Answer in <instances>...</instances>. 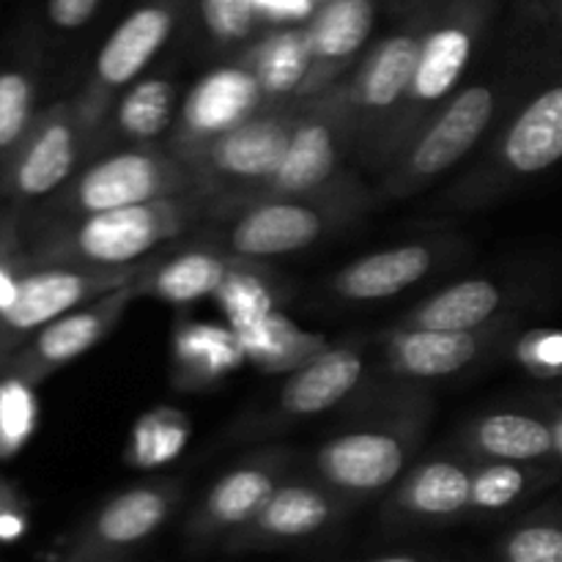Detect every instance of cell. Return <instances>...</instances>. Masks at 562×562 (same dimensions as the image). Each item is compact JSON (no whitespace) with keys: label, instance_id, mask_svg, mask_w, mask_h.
<instances>
[{"label":"cell","instance_id":"cell-1","mask_svg":"<svg viewBox=\"0 0 562 562\" xmlns=\"http://www.w3.org/2000/svg\"><path fill=\"white\" fill-rule=\"evenodd\" d=\"M203 220L206 198L195 192L82 217H44L25 231L27 258L71 267H135L184 239Z\"/></svg>","mask_w":562,"mask_h":562},{"label":"cell","instance_id":"cell-2","mask_svg":"<svg viewBox=\"0 0 562 562\" xmlns=\"http://www.w3.org/2000/svg\"><path fill=\"white\" fill-rule=\"evenodd\" d=\"M483 16L486 14L481 11V5L461 3L450 14L426 25L415 75L406 88L404 102H401L395 119L390 121L376 151L368 159L373 170L393 168L404 157L406 148L412 146L417 132L453 97L456 86L461 82L472 55H475Z\"/></svg>","mask_w":562,"mask_h":562},{"label":"cell","instance_id":"cell-3","mask_svg":"<svg viewBox=\"0 0 562 562\" xmlns=\"http://www.w3.org/2000/svg\"><path fill=\"white\" fill-rule=\"evenodd\" d=\"M302 108L305 99L269 102L187 162L195 176L198 195L206 198V217L225 212L272 179L283 162Z\"/></svg>","mask_w":562,"mask_h":562},{"label":"cell","instance_id":"cell-4","mask_svg":"<svg viewBox=\"0 0 562 562\" xmlns=\"http://www.w3.org/2000/svg\"><path fill=\"white\" fill-rule=\"evenodd\" d=\"M192 168L168 148L132 146L77 170L44 206V217H82L159 198L192 195Z\"/></svg>","mask_w":562,"mask_h":562},{"label":"cell","instance_id":"cell-5","mask_svg":"<svg viewBox=\"0 0 562 562\" xmlns=\"http://www.w3.org/2000/svg\"><path fill=\"white\" fill-rule=\"evenodd\" d=\"M426 406H412L387 423L351 428L327 439L313 456L316 481L351 503L382 494L404 475L426 431Z\"/></svg>","mask_w":562,"mask_h":562},{"label":"cell","instance_id":"cell-6","mask_svg":"<svg viewBox=\"0 0 562 562\" xmlns=\"http://www.w3.org/2000/svg\"><path fill=\"white\" fill-rule=\"evenodd\" d=\"M426 25L428 22H417L384 36L362 58L349 82L333 86L344 115L349 151L360 154L366 165L404 102Z\"/></svg>","mask_w":562,"mask_h":562},{"label":"cell","instance_id":"cell-7","mask_svg":"<svg viewBox=\"0 0 562 562\" xmlns=\"http://www.w3.org/2000/svg\"><path fill=\"white\" fill-rule=\"evenodd\" d=\"M184 481L137 483L104 499L60 543L53 562H130L184 503Z\"/></svg>","mask_w":562,"mask_h":562},{"label":"cell","instance_id":"cell-8","mask_svg":"<svg viewBox=\"0 0 562 562\" xmlns=\"http://www.w3.org/2000/svg\"><path fill=\"white\" fill-rule=\"evenodd\" d=\"M349 203L324 201H252L231 212L209 217V225H198L192 236L195 245L214 247L220 252L261 261V258L289 256L316 245L329 228L333 217H344Z\"/></svg>","mask_w":562,"mask_h":562},{"label":"cell","instance_id":"cell-9","mask_svg":"<svg viewBox=\"0 0 562 562\" xmlns=\"http://www.w3.org/2000/svg\"><path fill=\"white\" fill-rule=\"evenodd\" d=\"M143 267L146 261L135 267H71V263H33L27 258L14 296L0 313V373L33 333L64 313L132 283Z\"/></svg>","mask_w":562,"mask_h":562},{"label":"cell","instance_id":"cell-10","mask_svg":"<svg viewBox=\"0 0 562 562\" xmlns=\"http://www.w3.org/2000/svg\"><path fill=\"white\" fill-rule=\"evenodd\" d=\"M179 0H154V3L137 5L102 44L86 88L75 97L77 113L91 135V146L102 137L104 121H108L115 99L132 82L140 80V71L165 47L179 22Z\"/></svg>","mask_w":562,"mask_h":562},{"label":"cell","instance_id":"cell-11","mask_svg":"<svg viewBox=\"0 0 562 562\" xmlns=\"http://www.w3.org/2000/svg\"><path fill=\"white\" fill-rule=\"evenodd\" d=\"M497 91L492 86H470L453 93L437 115L417 132L404 157L382 181L384 201H398L420 192L475 148L497 115Z\"/></svg>","mask_w":562,"mask_h":562},{"label":"cell","instance_id":"cell-12","mask_svg":"<svg viewBox=\"0 0 562 562\" xmlns=\"http://www.w3.org/2000/svg\"><path fill=\"white\" fill-rule=\"evenodd\" d=\"M88 146L91 135L77 113L75 99L44 108L25 140L0 168V201L16 212L49 201L77 173Z\"/></svg>","mask_w":562,"mask_h":562},{"label":"cell","instance_id":"cell-13","mask_svg":"<svg viewBox=\"0 0 562 562\" xmlns=\"http://www.w3.org/2000/svg\"><path fill=\"white\" fill-rule=\"evenodd\" d=\"M346 151H349V137H346L344 115H340L335 91L329 88L318 97L305 99L283 162L274 170L272 179L263 181L258 190H252L231 209L252 201H324Z\"/></svg>","mask_w":562,"mask_h":562},{"label":"cell","instance_id":"cell-14","mask_svg":"<svg viewBox=\"0 0 562 562\" xmlns=\"http://www.w3.org/2000/svg\"><path fill=\"white\" fill-rule=\"evenodd\" d=\"M289 450H263L212 483L184 525V541L190 549L223 547L236 530L247 525L267 499L278 492L289 470Z\"/></svg>","mask_w":562,"mask_h":562},{"label":"cell","instance_id":"cell-15","mask_svg":"<svg viewBox=\"0 0 562 562\" xmlns=\"http://www.w3.org/2000/svg\"><path fill=\"white\" fill-rule=\"evenodd\" d=\"M267 104L269 99L261 82L245 64L212 69L190 88L181 102L165 148L190 162L201 148H206L209 143L239 126Z\"/></svg>","mask_w":562,"mask_h":562},{"label":"cell","instance_id":"cell-16","mask_svg":"<svg viewBox=\"0 0 562 562\" xmlns=\"http://www.w3.org/2000/svg\"><path fill=\"white\" fill-rule=\"evenodd\" d=\"M132 283L121 285V289L110 291V294L99 296V300L86 302V305L64 313L55 322H49L47 327L33 333L14 351V357L5 362L3 373H14V376L27 379V382L42 384L55 371H60L69 362H75L77 357L91 351L99 340H104L119 327L124 313L137 300L135 285Z\"/></svg>","mask_w":562,"mask_h":562},{"label":"cell","instance_id":"cell-17","mask_svg":"<svg viewBox=\"0 0 562 562\" xmlns=\"http://www.w3.org/2000/svg\"><path fill=\"white\" fill-rule=\"evenodd\" d=\"M349 508L351 499L340 497L338 492L327 488L324 483L283 481L278 492L267 499V505L220 549L225 554H247L291 547V543L307 541V538L333 527L340 516H346Z\"/></svg>","mask_w":562,"mask_h":562},{"label":"cell","instance_id":"cell-18","mask_svg":"<svg viewBox=\"0 0 562 562\" xmlns=\"http://www.w3.org/2000/svg\"><path fill=\"white\" fill-rule=\"evenodd\" d=\"M562 162V77L516 113L492 154V181L530 179Z\"/></svg>","mask_w":562,"mask_h":562},{"label":"cell","instance_id":"cell-19","mask_svg":"<svg viewBox=\"0 0 562 562\" xmlns=\"http://www.w3.org/2000/svg\"><path fill=\"white\" fill-rule=\"evenodd\" d=\"M376 22L373 0H329L305 22L311 36V75L302 86L300 99L318 97L338 86L340 77L355 64L357 53L366 47Z\"/></svg>","mask_w":562,"mask_h":562},{"label":"cell","instance_id":"cell-20","mask_svg":"<svg viewBox=\"0 0 562 562\" xmlns=\"http://www.w3.org/2000/svg\"><path fill=\"white\" fill-rule=\"evenodd\" d=\"M241 258L220 252L206 245H192L176 252H157L148 258L143 272L135 278V294L168 302V305H190L206 300L223 289L225 280L241 267Z\"/></svg>","mask_w":562,"mask_h":562},{"label":"cell","instance_id":"cell-21","mask_svg":"<svg viewBox=\"0 0 562 562\" xmlns=\"http://www.w3.org/2000/svg\"><path fill=\"white\" fill-rule=\"evenodd\" d=\"M494 329H406L384 338V366L401 379H445L464 371L486 349Z\"/></svg>","mask_w":562,"mask_h":562},{"label":"cell","instance_id":"cell-22","mask_svg":"<svg viewBox=\"0 0 562 562\" xmlns=\"http://www.w3.org/2000/svg\"><path fill=\"white\" fill-rule=\"evenodd\" d=\"M366 357L355 346H333L291 371L274 401L278 420H302L338 406L360 384Z\"/></svg>","mask_w":562,"mask_h":562},{"label":"cell","instance_id":"cell-23","mask_svg":"<svg viewBox=\"0 0 562 562\" xmlns=\"http://www.w3.org/2000/svg\"><path fill=\"white\" fill-rule=\"evenodd\" d=\"M472 470L461 461H423L406 472L387 503V516L404 525H445L470 514Z\"/></svg>","mask_w":562,"mask_h":562},{"label":"cell","instance_id":"cell-24","mask_svg":"<svg viewBox=\"0 0 562 562\" xmlns=\"http://www.w3.org/2000/svg\"><path fill=\"white\" fill-rule=\"evenodd\" d=\"M437 263L431 245H398L387 250L368 252L346 263L333 280L329 291L346 302H379L401 294L420 283Z\"/></svg>","mask_w":562,"mask_h":562},{"label":"cell","instance_id":"cell-25","mask_svg":"<svg viewBox=\"0 0 562 562\" xmlns=\"http://www.w3.org/2000/svg\"><path fill=\"white\" fill-rule=\"evenodd\" d=\"M239 64L256 75L269 102L300 99L302 86L311 75V36L307 25H280L247 44Z\"/></svg>","mask_w":562,"mask_h":562},{"label":"cell","instance_id":"cell-26","mask_svg":"<svg viewBox=\"0 0 562 562\" xmlns=\"http://www.w3.org/2000/svg\"><path fill=\"white\" fill-rule=\"evenodd\" d=\"M245 346L231 327L181 322L173 329V382L181 390L209 387L245 362Z\"/></svg>","mask_w":562,"mask_h":562},{"label":"cell","instance_id":"cell-27","mask_svg":"<svg viewBox=\"0 0 562 562\" xmlns=\"http://www.w3.org/2000/svg\"><path fill=\"white\" fill-rule=\"evenodd\" d=\"M467 450L481 461H536L558 456L554 423L521 412H492L477 417L467 431Z\"/></svg>","mask_w":562,"mask_h":562},{"label":"cell","instance_id":"cell-28","mask_svg":"<svg viewBox=\"0 0 562 562\" xmlns=\"http://www.w3.org/2000/svg\"><path fill=\"white\" fill-rule=\"evenodd\" d=\"M503 305L505 294L497 283L486 278H467L428 296L423 305L401 318L398 327L470 333V329L488 327V322L497 316Z\"/></svg>","mask_w":562,"mask_h":562},{"label":"cell","instance_id":"cell-29","mask_svg":"<svg viewBox=\"0 0 562 562\" xmlns=\"http://www.w3.org/2000/svg\"><path fill=\"white\" fill-rule=\"evenodd\" d=\"M113 130L132 146H151L157 137L173 130L179 115V93L176 82L162 75H148L132 82L113 110Z\"/></svg>","mask_w":562,"mask_h":562},{"label":"cell","instance_id":"cell-30","mask_svg":"<svg viewBox=\"0 0 562 562\" xmlns=\"http://www.w3.org/2000/svg\"><path fill=\"white\" fill-rule=\"evenodd\" d=\"M236 335L245 346L247 360L267 373L294 371L313 355L327 349V340L322 335L305 333L280 311L269 313L267 318L256 322L252 327L239 329Z\"/></svg>","mask_w":562,"mask_h":562},{"label":"cell","instance_id":"cell-31","mask_svg":"<svg viewBox=\"0 0 562 562\" xmlns=\"http://www.w3.org/2000/svg\"><path fill=\"white\" fill-rule=\"evenodd\" d=\"M554 481V472L519 461H481L472 470L470 514H503Z\"/></svg>","mask_w":562,"mask_h":562},{"label":"cell","instance_id":"cell-32","mask_svg":"<svg viewBox=\"0 0 562 562\" xmlns=\"http://www.w3.org/2000/svg\"><path fill=\"white\" fill-rule=\"evenodd\" d=\"M190 442V423L179 409L157 406L135 423L126 442V461L137 470H157L179 459Z\"/></svg>","mask_w":562,"mask_h":562},{"label":"cell","instance_id":"cell-33","mask_svg":"<svg viewBox=\"0 0 562 562\" xmlns=\"http://www.w3.org/2000/svg\"><path fill=\"white\" fill-rule=\"evenodd\" d=\"M38 82L27 66L0 69V168L16 151L38 113Z\"/></svg>","mask_w":562,"mask_h":562},{"label":"cell","instance_id":"cell-34","mask_svg":"<svg viewBox=\"0 0 562 562\" xmlns=\"http://www.w3.org/2000/svg\"><path fill=\"white\" fill-rule=\"evenodd\" d=\"M214 300L223 307L225 318H228L231 329L252 327L256 322L267 318L269 313L278 311V294H274V283L263 278L256 261H245L228 280L223 289L214 294Z\"/></svg>","mask_w":562,"mask_h":562},{"label":"cell","instance_id":"cell-35","mask_svg":"<svg viewBox=\"0 0 562 562\" xmlns=\"http://www.w3.org/2000/svg\"><path fill=\"white\" fill-rule=\"evenodd\" d=\"M36 426V384L14 373H0V464L25 450Z\"/></svg>","mask_w":562,"mask_h":562},{"label":"cell","instance_id":"cell-36","mask_svg":"<svg viewBox=\"0 0 562 562\" xmlns=\"http://www.w3.org/2000/svg\"><path fill=\"white\" fill-rule=\"evenodd\" d=\"M497 562H562V510L538 514L503 532Z\"/></svg>","mask_w":562,"mask_h":562},{"label":"cell","instance_id":"cell-37","mask_svg":"<svg viewBox=\"0 0 562 562\" xmlns=\"http://www.w3.org/2000/svg\"><path fill=\"white\" fill-rule=\"evenodd\" d=\"M201 22L217 47L245 44L263 25L250 0H198Z\"/></svg>","mask_w":562,"mask_h":562},{"label":"cell","instance_id":"cell-38","mask_svg":"<svg viewBox=\"0 0 562 562\" xmlns=\"http://www.w3.org/2000/svg\"><path fill=\"white\" fill-rule=\"evenodd\" d=\"M25 267L27 245L25 228H22V212L0 201V313L9 307Z\"/></svg>","mask_w":562,"mask_h":562},{"label":"cell","instance_id":"cell-39","mask_svg":"<svg viewBox=\"0 0 562 562\" xmlns=\"http://www.w3.org/2000/svg\"><path fill=\"white\" fill-rule=\"evenodd\" d=\"M516 360L541 379L562 376V329H532L516 344Z\"/></svg>","mask_w":562,"mask_h":562},{"label":"cell","instance_id":"cell-40","mask_svg":"<svg viewBox=\"0 0 562 562\" xmlns=\"http://www.w3.org/2000/svg\"><path fill=\"white\" fill-rule=\"evenodd\" d=\"M31 525V503L22 488L0 475V543H16Z\"/></svg>","mask_w":562,"mask_h":562},{"label":"cell","instance_id":"cell-41","mask_svg":"<svg viewBox=\"0 0 562 562\" xmlns=\"http://www.w3.org/2000/svg\"><path fill=\"white\" fill-rule=\"evenodd\" d=\"M263 25H305L318 9V0H250Z\"/></svg>","mask_w":562,"mask_h":562},{"label":"cell","instance_id":"cell-42","mask_svg":"<svg viewBox=\"0 0 562 562\" xmlns=\"http://www.w3.org/2000/svg\"><path fill=\"white\" fill-rule=\"evenodd\" d=\"M102 0H47V20L58 31H80L93 20Z\"/></svg>","mask_w":562,"mask_h":562},{"label":"cell","instance_id":"cell-43","mask_svg":"<svg viewBox=\"0 0 562 562\" xmlns=\"http://www.w3.org/2000/svg\"><path fill=\"white\" fill-rule=\"evenodd\" d=\"M543 5V14L554 22V25L562 31V0H541Z\"/></svg>","mask_w":562,"mask_h":562},{"label":"cell","instance_id":"cell-44","mask_svg":"<svg viewBox=\"0 0 562 562\" xmlns=\"http://www.w3.org/2000/svg\"><path fill=\"white\" fill-rule=\"evenodd\" d=\"M366 562H426V560L415 558V554H382V558H373Z\"/></svg>","mask_w":562,"mask_h":562},{"label":"cell","instance_id":"cell-45","mask_svg":"<svg viewBox=\"0 0 562 562\" xmlns=\"http://www.w3.org/2000/svg\"><path fill=\"white\" fill-rule=\"evenodd\" d=\"M554 434H558V456H562V420L554 423Z\"/></svg>","mask_w":562,"mask_h":562},{"label":"cell","instance_id":"cell-46","mask_svg":"<svg viewBox=\"0 0 562 562\" xmlns=\"http://www.w3.org/2000/svg\"><path fill=\"white\" fill-rule=\"evenodd\" d=\"M322 3H329V0H318V5H322Z\"/></svg>","mask_w":562,"mask_h":562}]
</instances>
